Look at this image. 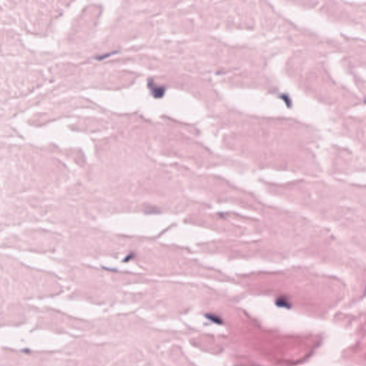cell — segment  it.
<instances>
[{
	"label": "cell",
	"mask_w": 366,
	"mask_h": 366,
	"mask_svg": "<svg viewBox=\"0 0 366 366\" xmlns=\"http://www.w3.org/2000/svg\"><path fill=\"white\" fill-rule=\"evenodd\" d=\"M148 87L150 90L152 95L155 98L160 99L163 97L165 95L166 88L164 86H159L155 82V81L152 79H149L148 80V83H147Z\"/></svg>",
	"instance_id": "cell-1"
},
{
	"label": "cell",
	"mask_w": 366,
	"mask_h": 366,
	"mask_svg": "<svg viewBox=\"0 0 366 366\" xmlns=\"http://www.w3.org/2000/svg\"><path fill=\"white\" fill-rule=\"evenodd\" d=\"M207 317H208V318L210 319V320H211L212 321H213V322H215V323H221V320H220L219 317H218L217 316H216V315H215L209 314L208 315H207Z\"/></svg>",
	"instance_id": "cell-3"
},
{
	"label": "cell",
	"mask_w": 366,
	"mask_h": 366,
	"mask_svg": "<svg viewBox=\"0 0 366 366\" xmlns=\"http://www.w3.org/2000/svg\"><path fill=\"white\" fill-rule=\"evenodd\" d=\"M288 301L287 300L286 298H280L277 300V304L280 307H288Z\"/></svg>",
	"instance_id": "cell-2"
}]
</instances>
